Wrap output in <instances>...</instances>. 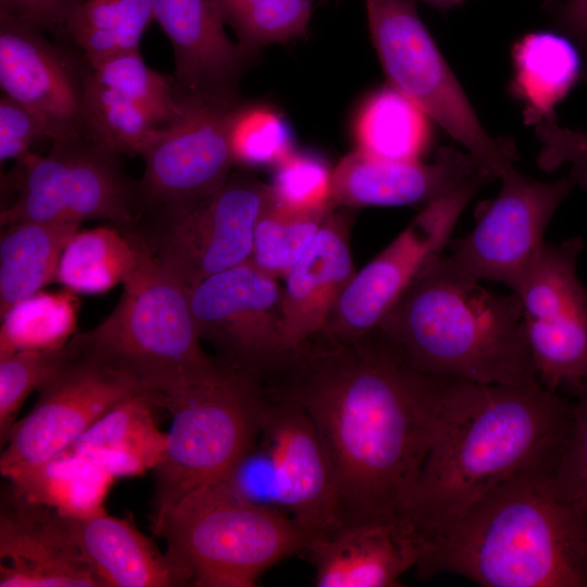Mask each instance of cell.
<instances>
[{
  "instance_id": "cell-11",
  "label": "cell",
  "mask_w": 587,
  "mask_h": 587,
  "mask_svg": "<svg viewBox=\"0 0 587 587\" xmlns=\"http://www.w3.org/2000/svg\"><path fill=\"white\" fill-rule=\"evenodd\" d=\"M271 200L270 185L236 171L208 197L145 211L133 225L154 258L191 289L250 259L255 224Z\"/></svg>"
},
{
  "instance_id": "cell-43",
  "label": "cell",
  "mask_w": 587,
  "mask_h": 587,
  "mask_svg": "<svg viewBox=\"0 0 587 587\" xmlns=\"http://www.w3.org/2000/svg\"><path fill=\"white\" fill-rule=\"evenodd\" d=\"M80 0H0V11L59 37Z\"/></svg>"
},
{
  "instance_id": "cell-45",
  "label": "cell",
  "mask_w": 587,
  "mask_h": 587,
  "mask_svg": "<svg viewBox=\"0 0 587 587\" xmlns=\"http://www.w3.org/2000/svg\"><path fill=\"white\" fill-rule=\"evenodd\" d=\"M270 0H216L226 24L243 12L266 3Z\"/></svg>"
},
{
  "instance_id": "cell-22",
  "label": "cell",
  "mask_w": 587,
  "mask_h": 587,
  "mask_svg": "<svg viewBox=\"0 0 587 587\" xmlns=\"http://www.w3.org/2000/svg\"><path fill=\"white\" fill-rule=\"evenodd\" d=\"M496 179L469 152L447 148L433 163L388 161L355 150L334 170L336 205H427L470 185Z\"/></svg>"
},
{
  "instance_id": "cell-13",
  "label": "cell",
  "mask_w": 587,
  "mask_h": 587,
  "mask_svg": "<svg viewBox=\"0 0 587 587\" xmlns=\"http://www.w3.org/2000/svg\"><path fill=\"white\" fill-rule=\"evenodd\" d=\"M500 178L499 195L474 229L450 241L451 253L440 260L458 277L498 282L517 294L546 243L550 220L575 185L569 177L530 179L515 168Z\"/></svg>"
},
{
  "instance_id": "cell-37",
  "label": "cell",
  "mask_w": 587,
  "mask_h": 587,
  "mask_svg": "<svg viewBox=\"0 0 587 587\" xmlns=\"http://www.w3.org/2000/svg\"><path fill=\"white\" fill-rule=\"evenodd\" d=\"M275 166L270 184L275 204L305 213H324L336 208L334 171L321 158L292 151Z\"/></svg>"
},
{
  "instance_id": "cell-25",
  "label": "cell",
  "mask_w": 587,
  "mask_h": 587,
  "mask_svg": "<svg viewBox=\"0 0 587 587\" xmlns=\"http://www.w3.org/2000/svg\"><path fill=\"white\" fill-rule=\"evenodd\" d=\"M158 408L155 392L130 397L102 416L67 451L83 457L113 478L154 470L166 450V434L154 420Z\"/></svg>"
},
{
  "instance_id": "cell-24",
  "label": "cell",
  "mask_w": 587,
  "mask_h": 587,
  "mask_svg": "<svg viewBox=\"0 0 587 587\" xmlns=\"http://www.w3.org/2000/svg\"><path fill=\"white\" fill-rule=\"evenodd\" d=\"M71 533L102 587L187 586L183 573L126 520L100 511L65 515Z\"/></svg>"
},
{
  "instance_id": "cell-35",
  "label": "cell",
  "mask_w": 587,
  "mask_h": 587,
  "mask_svg": "<svg viewBox=\"0 0 587 587\" xmlns=\"http://www.w3.org/2000/svg\"><path fill=\"white\" fill-rule=\"evenodd\" d=\"M86 117L91 138L118 154L140 155L162 127L142 107L95 83L90 70Z\"/></svg>"
},
{
  "instance_id": "cell-44",
  "label": "cell",
  "mask_w": 587,
  "mask_h": 587,
  "mask_svg": "<svg viewBox=\"0 0 587 587\" xmlns=\"http://www.w3.org/2000/svg\"><path fill=\"white\" fill-rule=\"evenodd\" d=\"M555 24L582 47L587 57V0H564L557 5Z\"/></svg>"
},
{
  "instance_id": "cell-38",
  "label": "cell",
  "mask_w": 587,
  "mask_h": 587,
  "mask_svg": "<svg viewBox=\"0 0 587 587\" xmlns=\"http://www.w3.org/2000/svg\"><path fill=\"white\" fill-rule=\"evenodd\" d=\"M68 340L63 347L21 350L0 358V442L15 424L16 414L30 391L38 389L72 355Z\"/></svg>"
},
{
  "instance_id": "cell-26",
  "label": "cell",
  "mask_w": 587,
  "mask_h": 587,
  "mask_svg": "<svg viewBox=\"0 0 587 587\" xmlns=\"http://www.w3.org/2000/svg\"><path fill=\"white\" fill-rule=\"evenodd\" d=\"M0 238V315L55 282L62 252L79 224L22 221Z\"/></svg>"
},
{
  "instance_id": "cell-6",
  "label": "cell",
  "mask_w": 587,
  "mask_h": 587,
  "mask_svg": "<svg viewBox=\"0 0 587 587\" xmlns=\"http://www.w3.org/2000/svg\"><path fill=\"white\" fill-rule=\"evenodd\" d=\"M152 528L187 586L252 587L308 537L287 515L255 504L222 480L187 494L153 515Z\"/></svg>"
},
{
  "instance_id": "cell-20",
  "label": "cell",
  "mask_w": 587,
  "mask_h": 587,
  "mask_svg": "<svg viewBox=\"0 0 587 587\" xmlns=\"http://www.w3.org/2000/svg\"><path fill=\"white\" fill-rule=\"evenodd\" d=\"M425 544L404 515L344 522L308 539L302 554L317 587H397Z\"/></svg>"
},
{
  "instance_id": "cell-42",
  "label": "cell",
  "mask_w": 587,
  "mask_h": 587,
  "mask_svg": "<svg viewBox=\"0 0 587 587\" xmlns=\"http://www.w3.org/2000/svg\"><path fill=\"white\" fill-rule=\"evenodd\" d=\"M575 395L572 425L559 467L587 511V384Z\"/></svg>"
},
{
  "instance_id": "cell-3",
  "label": "cell",
  "mask_w": 587,
  "mask_h": 587,
  "mask_svg": "<svg viewBox=\"0 0 587 587\" xmlns=\"http://www.w3.org/2000/svg\"><path fill=\"white\" fill-rule=\"evenodd\" d=\"M560 460L498 486L426 542L419 576L449 573L484 587H587V511Z\"/></svg>"
},
{
  "instance_id": "cell-14",
  "label": "cell",
  "mask_w": 587,
  "mask_h": 587,
  "mask_svg": "<svg viewBox=\"0 0 587 587\" xmlns=\"http://www.w3.org/2000/svg\"><path fill=\"white\" fill-rule=\"evenodd\" d=\"M584 239L545 243L520 291L538 382L572 392L587 384V289L577 275Z\"/></svg>"
},
{
  "instance_id": "cell-7",
  "label": "cell",
  "mask_w": 587,
  "mask_h": 587,
  "mask_svg": "<svg viewBox=\"0 0 587 587\" xmlns=\"http://www.w3.org/2000/svg\"><path fill=\"white\" fill-rule=\"evenodd\" d=\"M263 384L257 436L222 482L243 499L290 517L308 539L320 536L341 523L328 455L307 412Z\"/></svg>"
},
{
  "instance_id": "cell-32",
  "label": "cell",
  "mask_w": 587,
  "mask_h": 587,
  "mask_svg": "<svg viewBox=\"0 0 587 587\" xmlns=\"http://www.w3.org/2000/svg\"><path fill=\"white\" fill-rule=\"evenodd\" d=\"M74 292L38 291L1 316L0 358L21 350L63 347L74 335L78 301Z\"/></svg>"
},
{
  "instance_id": "cell-9",
  "label": "cell",
  "mask_w": 587,
  "mask_h": 587,
  "mask_svg": "<svg viewBox=\"0 0 587 587\" xmlns=\"http://www.w3.org/2000/svg\"><path fill=\"white\" fill-rule=\"evenodd\" d=\"M372 41L394 87L460 142L495 178L514 168L513 145L483 127L423 24L414 0H365Z\"/></svg>"
},
{
  "instance_id": "cell-10",
  "label": "cell",
  "mask_w": 587,
  "mask_h": 587,
  "mask_svg": "<svg viewBox=\"0 0 587 587\" xmlns=\"http://www.w3.org/2000/svg\"><path fill=\"white\" fill-rule=\"evenodd\" d=\"M120 155L91 138L73 137L51 142L46 155L33 152L17 161L8 178L15 197L0 213L1 226L22 221L133 224L140 209L138 184L124 172Z\"/></svg>"
},
{
  "instance_id": "cell-40",
  "label": "cell",
  "mask_w": 587,
  "mask_h": 587,
  "mask_svg": "<svg viewBox=\"0 0 587 587\" xmlns=\"http://www.w3.org/2000/svg\"><path fill=\"white\" fill-rule=\"evenodd\" d=\"M541 143L537 164L545 172L571 164L567 176L575 186L587 188V132L561 127L554 121L541 120L536 126Z\"/></svg>"
},
{
  "instance_id": "cell-17",
  "label": "cell",
  "mask_w": 587,
  "mask_h": 587,
  "mask_svg": "<svg viewBox=\"0 0 587 587\" xmlns=\"http://www.w3.org/2000/svg\"><path fill=\"white\" fill-rule=\"evenodd\" d=\"M183 98L182 112L157 132L140 154L145 168L137 182L139 214L208 197L222 186L235 165L228 127L241 101Z\"/></svg>"
},
{
  "instance_id": "cell-28",
  "label": "cell",
  "mask_w": 587,
  "mask_h": 587,
  "mask_svg": "<svg viewBox=\"0 0 587 587\" xmlns=\"http://www.w3.org/2000/svg\"><path fill=\"white\" fill-rule=\"evenodd\" d=\"M513 91L526 105L529 121H553V109L577 82L580 59L565 37L536 32L524 36L513 50Z\"/></svg>"
},
{
  "instance_id": "cell-33",
  "label": "cell",
  "mask_w": 587,
  "mask_h": 587,
  "mask_svg": "<svg viewBox=\"0 0 587 587\" xmlns=\"http://www.w3.org/2000/svg\"><path fill=\"white\" fill-rule=\"evenodd\" d=\"M88 64L95 83L142 107L162 126L175 120L183 110L184 98L175 78L148 66L139 49L114 53Z\"/></svg>"
},
{
  "instance_id": "cell-34",
  "label": "cell",
  "mask_w": 587,
  "mask_h": 587,
  "mask_svg": "<svg viewBox=\"0 0 587 587\" xmlns=\"http://www.w3.org/2000/svg\"><path fill=\"white\" fill-rule=\"evenodd\" d=\"M334 210L296 212L271 200L255 224L249 261L276 279L285 278Z\"/></svg>"
},
{
  "instance_id": "cell-27",
  "label": "cell",
  "mask_w": 587,
  "mask_h": 587,
  "mask_svg": "<svg viewBox=\"0 0 587 587\" xmlns=\"http://www.w3.org/2000/svg\"><path fill=\"white\" fill-rule=\"evenodd\" d=\"M141 242L133 224L78 229L62 252L55 282L74 294H104L136 271Z\"/></svg>"
},
{
  "instance_id": "cell-18",
  "label": "cell",
  "mask_w": 587,
  "mask_h": 587,
  "mask_svg": "<svg viewBox=\"0 0 587 587\" xmlns=\"http://www.w3.org/2000/svg\"><path fill=\"white\" fill-rule=\"evenodd\" d=\"M45 33L0 11L2 93L39 120L50 142L91 138L86 117L89 64L78 51L48 40Z\"/></svg>"
},
{
  "instance_id": "cell-36",
  "label": "cell",
  "mask_w": 587,
  "mask_h": 587,
  "mask_svg": "<svg viewBox=\"0 0 587 587\" xmlns=\"http://www.w3.org/2000/svg\"><path fill=\"white\" fill-rule=\"evenodd\" d=\"M229 148L235 164L276 165L292 152L290 129L274 109L240 103L228 127Z\"/></svg>"
},
{
  "instance_id": "cell-41",
  "label": "cell",
  "mask_w": 587,
  "mask_h": 587,
  "mask_svg": "<svg viewBox=\"0 0 587 587\" xmlns=\"http://www.w3.org/2000/svg\"><path fill=\"white\" fill-rule=\"evenodd\" d=\"M48 140L39 120L17 101L2 93L0 98V160L21 161L33 147Z\"/></svg>"
},
{
  "instance_id": "cell-2",
  "label": "cell",
  "mask_w": 587,
  "mask_h": 587,
  "mask_svg": "<svg viewBox=\"0 0 587 587\" xmlns=\"http://www.w3.org/2000/svg\"><path fill=\"white\" fill-rule=\"evenodd\" d=\"M441 378L432 441L403 515L424 544L516 475L557 463L573 404L539 383Z\"/></svg>"
},
{
  "instance_id": "cell-31",
  "label": "cell",
  "mask_w": 587,
  "mask_h": 587,
  "mask_svg": "<svg viewBox=\"0 0 587 587\" xmlns=\"http://www.w3.org/2000/svg\"><path fill=\"white\" fill-rule=\"evenodd\" d=\"M152 21V0H80L58 39L92 62L139 49Z\"/></svg>"
},
{
  "instance_id": "cell-12",
  "label": "cell",
  "mask_w": 587,
  "mask_h": 587,
  "mask_svg": "<svg viewBox=\"0 0 587 587\" xmlns=\"http://www.w3.org/2000/svg\"><path fill=\"white\" fill-rule=\"evenodd\" d=\"M70 340L71 358L41 384L35 407L9 433L0 457L7 478L64 453L118 403L150 391Z\"/></svg>"
},
{
  "instance_id": "cell-1",
  "label": "cell",
  "mask_w": 587,
  "mask_h": 587,
  "mask_svg": "<svg viewBox=\"0 0 587 587\" xmlns=\"http://www.w3.org/2000/svg\"><path fill=\"white\" fill-rule=\"evenodd\" d=\"M266 380L312 420L334 473L341 523L403 515L432 441L440 377L412 369L375 330L350 344L314 338Z\"/></svg>"
},
{
  "instance_id": "cell-4",
  "label": "cell",
  "mask_w": 587,
  "mask_h": 587,
  "mask_svg": "<svg viewBox=\"0 0 587 587\" xmlns=\"http://www.w3.org/2000/svg\"><path fill=\"white\" fill-rule=\"evenodd\" d=\"M376 332L425 375L478 384L539 383L519 296L453 275L440 254L415 276Z\"/></svg>"
},
{
  "instance_id": "cell-29",
  "label": "cell",
  "mask_w": 587,
  "mask_h": 587,
  "mask_svg": "<svg viewBox=\"0 0 587 587\" xmlns=\"http://www.w3.org/2000/svg\"><path fill=\"white\" fill-rule=\"evenodd\" d=\"M427 117L394 87L382 88L364 101L357 115V150L382 160L419 161L428 145Z\"/></svg>"
},
{
  "instance_id": "cell-19",
  "label": "cell",
  "mask_w": 587,
  "mask_h": 587,
  "mask_svg": "<svg viewBox=\"0 0 587 587\" xmlns=\"http://www.w3.org/2000/svg\"><path fill=\"white\" fill-rule=\"evenodd\" d=\"M0 587H102L57 509L11 488L0 507Z\"/></svg>"
},
{
  "instance_id": "cell-15",
  "label": "cell",
  "mask_w": 587,
  "mask_h": 587,
  "mask_svg": "<svg viewBox=\"0 0 587 587\" xmlns=\"http://www.w3.org/2000/svg\"><path fill=\"white\" fill-rule=\"evenodd\" d=\"M480 187H463L423 207L385 249L355 271L317 338L350 344L374 333L415 276L450 243L463 209Z\"/></svg>"
},
{
  "instance_id": "cell-5",
  "label": "cell",
  "mask_w": 587,
  "mask_h": 587,
  "mask_svg": "<svg viewBox=\"0 0 587 587\" xmlns=\"http://www.w3.org/2000/svg\"><path fill=\"white\" fill-rule=\"evenodd\" d=\"M141 238L139 264L123 284L115 308L96 327L74 334L73 340L80 351L158 395L218 379L227 366L201 347L190 288L154 258Z\"/></svg>"
},
{
  "instance_id": "cell-46",
  "label": "cell",
  "mask_w": 587,
  "mask_h": 587,
  "mask_svg": "<svg viewBox=\"0 0 587 587\" xmlns=\"http://www.w3.org/2000/svg\"><path fill=\"white\" fill-rule=\"evenodd\" d=\"M425 2L432 7H435L439 10H448L457 4L462 3L465 0H414Z\"/></svg>"
},
{
  "instance_id": "cell-21",
  "label": "cell",
  "mask_w": 587,
  "mask_h": 587,
  "mask_svg": "<svg viewBox=\"0 0 587 587\" xmlns=\"http://www.w3.org/2000/svg\"><path fill=\"white\" fill-rule=\"evenodd\" d=\"M152 7L173 48L178 92L240 101L238 84L257 54L227 36L216 0H152Z\"/></svg>"
},
{
  "instance_id": "cell-23",
  "label": "cell",
  "mask_w": 587,
  "mask_h": 587,
  "mask_svg": "<svg viewBox=\"0 0 587 587\" xmlns=\"http://www.w3.org/2000/svg\"><path fill=\"white\" fill-rule=\"evenodd\" d=\"M350 210H334L285 277L282 288V332L289 351L324 329L345 286L355 273Z\"/></svg>"
},
{
  "instance_id": "cell-16",
  "label": "cell",
  "mask_w": 587,
  "mask_h": 587,
  "mask_svg": "<svg viewBox=\"0 0 587 587\" xmlns=\"http://www.w3.org/2000/svg\"><path fill=\"white\" fill-rule=\"evenodd\" d=\"M201 340L225 366L263 377L291 352L282 332V288L249 260L190 289Z\"/></svg>"
},
{
  "instance_id": "cell-30",
  "label": "cell",
  "mask_w": 587,
  "mask_h": 587,
  "mask_svg": "<svg viewBox=\"0 0 587 587\" xmlns=\"http://www.w3.org/2000/svg\"><path fill=\"white\" fill-rule=\"evenodd\" d=\"M8 479L11 489L27 500L50 505L64 515L85 516L103 511L102 499L113 477L66 451Z\"/></svg>"
},
{
  "instance_id": "cell-39",
  "label": "cell",
  "mask_w": 587,
  "mask_h": 587,
  "mask_svg": "<svg viewBox=\"0 0 587 587\" xmlns=\"http://www.w3.org/2000/svg\"><path fill=\"white\" fill-rule=\"evenodd\" d=\"M313 0H270L254 7L228 23L238 42L258 53L265 45L285 41L304 34Z\"/></svg>"
},
{
  "instance_id": "cell-8",
  "label": "cell",
  "mask_w": 587,
  "mask_h": 587,
  "mask_svg": "<svg viewBox=\"0 0 587 587\" xmlns=\"http://www.w3.org/2000/svg\"><path fill=\"white\" fill-rule=\"evenodd\" d=\"M263 400L260 377L228 366L212 383L158 396L172 423L154 469L153 515L230 472L257 436Z\"/></svg>"
}]
</instances>
